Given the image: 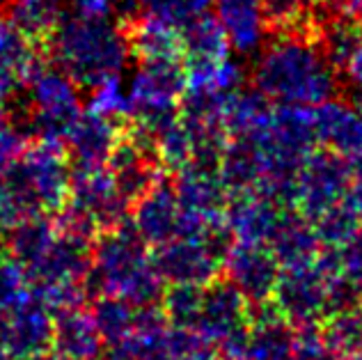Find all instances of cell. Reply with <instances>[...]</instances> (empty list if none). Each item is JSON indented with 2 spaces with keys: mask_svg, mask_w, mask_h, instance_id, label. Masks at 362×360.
<instances>
[{
  "mask_svg": "<svg viewBox=\"0 0 362 360\" xmlns=\"http://www.w3.org/2000/svg\"><path fill=\"white\" fill-rule=\"evenodd\" d=\"M255 90L280 106H319L339 90V74L312 35L278 33L259 49Z\"/></svg>",
  "mask_w": 362,
  "mask_h": 360,
  "instance_id": "6da1fadb",
  "label": "cell"
},
{
  "mask_svg": "<svg viewBox=\"0 0 362 360\" xmlns=\"http://www.w3.org/2000/svg\"><path fill=\"white\" fill-rule=\"evenodd\" d=\"M44 46L51 62L88 90L108 76H122L131 60L127 28L112 18L66 14Z\"/></svg>",
  "mask_w": 362,
  "mask_h": 360,
  "instance_id": "7a4b0ae2",
  "label": "cell"
},
{
  "mask_svg": "<svg viewBox=\"0 0 362 360\" xmlns=\"http://www.w3.org/2000/svg\"><path fill=\"white\" fill-rule=\"evenodd\" d=\"M5 179L18 209H60L71 186V158L66 143L51 136L28 138L21 156L7 170Z\"/></svg>",
  "mask_w": 362,
  "mask_h": 360,
  "instance_id": "3957f363",
  "label": "cell"
},
{
  "mask_svg": "<svg viewBox=\"0 0 362 360\" xmlns=\"http://www.w3.org/2000/svg\"><path fill=\"white\" fill-rule=\"evenodd\" d=\"M25 106L35 136L66 140L83 115L78 83L51 60H40L23 85Z\"/></svg>",
  "mask_w": 362,
  "mask_h": 360,
  "instance_id": "277c9868",
  "label": "cell"
},
{
  "mask_svg": "<svg viewBox=\"0 0 362 360\" xmlns=\"http://www.w3.org/2000/svg\"><path fill=\"white\" fill-rule=\"evenodd\" d=\"M129 99L133 117L142 134H149L170 115L179 110L186 90V64L184 62H154L138 64L129 81Z\"/></svg>",
  "mask_w": 362,
  "mask_h": 360,
  "instance_id": "5b68a950",
  "label": "cell"
},
{
  "mask_svg": "<svg viewBox=\"0 0 362 360\" xmlns=\"http://www.w3.org/2000/svg\"><path fill=\"white\" fill-rule=\"evenodd\" d=\"M351 177V163L328 149H314L293 179V200L310 218H321L341 202Z\"/></svg>",
  "mask_w": 362,
  "mask_h": 360,
  "instance_id": "8992f818",
  "label": "cell"
},
{
  "mask_svg": "<svg viewBox=\"0 0 362 360\" xmlns=\"http://www.w3.org/2000/svg\"><path fill=\"white\" fill-rule=\"evenodd\" d=\"M66 202L81 223L108 225L115 223L129 197L124 195L110 166L71 168V186Z\"/></svg>",
  "mask_w": 362,
  "mask_h": 360,
  "instance_id": "52a82bcc",
  "label": "cell"
},
{
  "mask_svg": "<svg viewBox=\"0 0 362 360\" xmlns=\"http://www.w3.org/2000/svg\"><path fill=\"white\" fill-rule=\"evenodd\" d=\"M131 46V58L138 64L154 62H184V33L181 25L165 18L138 12L129 23H124Z\"/></svg>",
  "mask_w": 362,
  "mask_h": 360,
  "instance_id": "ba28073f",
  "label": "cell"
},
{
  "mask_svg": "<svg viewBox=\"0 0 362 360\" xmlns=\"http://www.w3.org/2000/svg\"><path fill=\"white\" fill-rule=\"evenodd\" d=\"M314 131L321 149L346 161L362 158V112L337 97L314 106Z\"/></svg>",
  "mask_w": 362,
  "mask_h": 360,
  "instance_id": "9c48e42d",
  "label": "cell"
},
{
  "mask_svg": "<svg viewBox=\"0 0 362 360\" xmlns=\"http://www.w3.org/2000/svg\"><path fill=\"white\" fill-rule=\"evenodd\" d=\"M127 124L129 122H115L83 110V115L64 140L66 149H69L71 168L108 166Z\"/></svg>",
  "mask_w": 362,
  "mask_h": 360,
  "instance_id": "30bf717a",
  "label": "cell"
},
{
  "mask_svg": "<svg viewBox=\"0 0 362 360\" xmlns=\"http://www.w3.org/2000/svg\"><path fill=\"white\" fill-rule=\"evenodd\" d=\"M40 60V44L30 40L12 16L0 14V94L12 97L21 92Z\"/></svg>",
  "mask_w": 362,
  "mask_h": 360,
  "instance_id": "8fae6325",
  "label": "cell"
},
{
  "mask_svg": "<svg viewBox=\"0 0 362 360\" xmlns=\"http://www.w3.org/2000/svg\"><path fill=\"white\" fill-rule=\"evenodd\" d=\"M211 7L230 37L232 51L252 55L262 49L269 33L264 0H211Z\"/></svg>",
  "mask_w": 362,
  "mask_h": 360,
  "instance_id": "7c38bea8",
  "label": "cell"
},
{
  "mask_svg": "<svg viewBox=\"0 0 362 360\" xmlns=\"http://www.w3.org/2000/svg\"><path fill=\"white\" fill-rule=\"evenodd\" d=\"M138 230L149 241H165L181 232L184 211H181L177 191L158 177L145 193L138 197L136 211Z\"/></svg>",
  "mask_w": 362,
  "mask_h": 360,
  "instance_id": "4fadbf2b",
  "label": "cell"
},
{
  "mask_svg": "<svg viewBox=\"0 0 362 360\" xmlns=\"http://www.w3.org/2000/svg\"><path fill=\"white\" fill-rule=\"evenodd\" d=\"M245 71L230 58L211 62H186V90L184 99H211L218 94L241 90Z\"/></svg>",
  "mask_w": 362,
  "mask_h": 360,
  "instance_id": "5bb4252c",
  "label": "cell"
},
{
  "mask_svg": "<svg viewBox=\"0 0 362 360\" xmlns=\"http://www.w3.org/2000/svg\"><path fill=\"white\" fill-rule=\"evenodd\" d=\"M184 33V53L186 62H211L232 55V44L225 28L214 16V12H204L193 21L181 25Z\"/></svg>",
  "mask_w": 362,
  "mask_h": 360,
  "instance_id": "9a60e30c",
  "label": "cell"
},
{
  "mask_svg": "<svg viewBox=\"0 0 362 360\" xmlns=\"http://www.w3.org/2000/svg\"><path fill=\"white\" fill-rule=\"evenodd\" d=\"M9 5L14 23L42 46L66 16V0H9Z\"/></svg>",
  "mask_w": 362,
  "mask_h": 360,
  "instance_id": "2e32d148",
  "label": "cell"
},
{
  "mask_svg": "<svg viewBox=\"0 0 362 360\" xmlns=\"http://www.w3.org/2000/svg\"><path fill=\"white\" fill-rule=\"evenodd\" d=\"M85 110L94 115L115 120V122H131V99L129 88L124 85L122 76H108L90 88V97L85 101Z\"/></svg>",
  "mask_w": 362,
  "mask_h": 360,
  "instance_id": "e0dca14e",
  "label": "cell"
},
{
  "mask_svg": "<svg viewBox=\"0 0 362 360\" xmlns=\"http://www.w3.org/2000/svg\"><path fill=\"white\" fill-rule=\"evenodd\" d=\"M131 3L138 12L160 16L177 25H186L211 7V0H131Z\"/></svg>",
  "mask_w": 362,
  "mask_h": 360,
  "instance_id": "ac0fdd59",
  "label": "cell"
},
{
  "mask_svg": "<svg viewBox=\"0 0 362 360\" xmlns=\"http://www.w3.org/2000/svg\"><path fill=\"white\" fill-rule=\"evenodd\" d=\"M332 337H335V347L341 352H362V308H349L341 312L335 319Z\"/></svg>",
  "mask_w": 362,
  "mask_h": 360,
  "instance_id": "d6986e66",
  "label": "cell"
},
{
  "mask_svg": "<svg viewBox=\"0 0 362 360\" xmlns=\"http://www.w3.org/2000/svg\"><path fill=\"white\" fill-rule=\"evenodd\" d=\"M115 0H66V14L83 18H112Z\"/></svg>",
  "mask_w": 362,
  "mask_h": 360,
  "instance_id": "ffe728a7",
  "label": "cell"
},
{
  "mask_svg": "<svg viewBox=\"0 0 362 360\" xmlns=\"http://www.w3.org/2000/svg\"><path fill=\"white\" fill-rule=\"evenodd\" d=\"M349 163H351V177H349L346 193L341 197V204L362 221V158L349 161Z\"/></svg>",
  "mask_w": 362,
  "mask_h": 360,
  "instance_id": "44dd1931",
  "label": "cell"
},
{
  "mask_svg": "<svg viewBox=\"0 0 362 360\" xmlns=\"http://www.w3.org/2000/svg\"><path fill=\"white\" fill-rule=\"evenodd\" d=\"M339 76H344V81L354 90V94H362V35L356 49L351 51L349 60L344 62V67L339 69Z\"/></svg>",
  "mask_w": 362,
  "mask_h": 360,
  "instance_id": "7402d4cb",
  "label": "cell"
},
{
  "mask_svg": "<svg viewBox=\"0 0 362 360\" xmlns=\"http://www.w3.org/2000/svg\"><path fill=\"white\" fill-rule=\"evenodd\" d=\"M349 250H346V267L354 271V276L362 280V227H358L356 234L346 241Z\"/></svg>",
  "mask_w": 362,
  "mask_h": 360,
  "instance_id": "603a6c76",
  "label": "cell"
},
{
  "mask_svg": "<svg viewBox=\"0 0 362 360\" xmlns=\"http://www.w3.org/2000/svg\"><path fill=\"white\" fill-rule=\"evenodd\" d=\"M9 124V97L0 94V127Z\"/></svg>",
  "mask_w": 362,
  "mask_h": 360,
  "instance_id": "cb8c5ba5",
  "label": "cell"
},
{
  "mask_svg": "<svg viewBox=\"0 0 362 360\" xmlns=\"http://www.w3.org/2000/svg\"><path fill=\"white\" fill-rule=\"evenodd\" d=\"M356 97H358V99H356V106H358V110L362 112V94H356Z\"/></svg>",
  "mask_w": 362,
  "mask_h": 360,
  "instance_id": "d4e9b609",
  "label": "cell"
},
{
  "mask_svg": "<svg viewBox=\"0 0 362 360\" xmlns=\"http://www.w3.org/2000/svg\"><path fill=\"white\" fill-rule=\"evenodd\" d=\"M5 5H9V0H0V7H5Z\"/></svg>",
  "mask_w": 362,
  "mask_h": 360,
  "instance_id": "484cf974",
  "label": "cell"
},
{
  "mask_svg": "<svg viewBox=\"0 0 362 360\" xmlns=\"http://www.w3.org/2000/svg\"><path fill=\"white\" fill-rule=\"evenodd\" d=\"M312 3H314V0H312Z\"/></svg>",
  "mask_w": 362,
  "mask_h": 360,
  "instance_id": "4316f807",
  "label": "cell"
}]
</instances>
